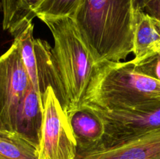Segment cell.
<instances>
[{
  "mask_svg": "<svg viewBox=\"0 0 160 159\" xmlns=\"http://www.w3.org/2000/svg\"><path fill=\"white\" fill-rule=\"evenodd\" d=\"M134 14V0H81L70 17L98 65L132 53Z\"/></svg>",
  "mask_w": 160,
  "mask_h": 159,
  "instance_id": "6da1fadb",
  "label": "cell"
},
{
  "mask_svg": "<svg viewBox=\"0 0 160 159\" xmlns=\"http://www.w3.org/2000/svg\"><path fill=\"white\" fill-rule=\"evenodd\" d=\"M40 20L52 35L54 90L69 118L84 106L97 65L71 17Z\"/></svg>",
  "mask_w": 160,
  "mask_h": 159,
  "instance_id": "7a4b0ae2",
  "label": "cell"
},
{
  "mask_svg": "<svg viewBox=\"0 0 160 159\" xmlns=\"http://www.w3.org/2000/svg\"><path fill=\"white\" fill-rule=\"evenodd\" d=\"M160 104V81L138 73L131 61L97 65L84 105L139 110Z\"/></svg>",
  "mask_w": 160,
  "mask_h": 159,
  "instance_id": "3957f363",
  "label": "cell"
},
{
  "mask_svg": "<svg viewBox=\"0 0 160 159\" xmlns=\"http://www.w3.org/2000/svg\"><path fill=\"white\" fill-rule=\"evenodd\" d=\"M39 159H77L78 146L68 116L52 86L45 90Z\"/></svg>",
  "mask_w": 160,
  "mask_h": 159,
  "instance_id": "277c9868",
  "label": "cell"
},
{
  "mask_svg": "<svg viewBox=\"0 0 160 159\" xmlns=\"http://www.w3.org/2000/svg\"><path fill=\"white\" fill-rule=\"evenodd\" d=\"M31 84L23 62L18 39L0 56V120L5 129L16 132L19 104Z\"/></svg>",
  "mask_w": 160,
  "mask_h": 159,
  "instance_id": "5b68a950",
  "label": "cell"
},
{
  "mask_svg": "<svg viewBox=\"0 0 160 159\" xmlns=\"http://www.w3.org/2000/svg\"><path fill=\"white\" fill-rule=\"evenodd\" d=\"M83 107L92 110L104 125V137L96 147L110 146L160 129V104L139 110H106L91 105Z\"/></svg>",
  "mask_w": 160,
  "mask_h": 159,
  "instance_id": "8992f818",
  "label": "cell"
},
{
  "mask_svg": "<svg viewBox=\"0 0 160 159\" xmlns=\"http://www.w3.org/2000/svg\"><path fill=\"white\" fill-rule=\"evenodd\" d=\"M77 159H160V129L110 146L78 151Z\"/></svg>",
  "mask_w": 160,
  "mask_h": 159,
  "instance_id": "52a82bcc",
  "label": "cell"
},
{
  "mask_svg": "<svg viewBox=\"0 0 160 159\" xmlns=\"http://www.w3.org/2000/svg\"><path fill=\"white\" fill-rule=\"evenodd\" d=\"M160 51V20L151 17L142 9H136L133 62H138Z\"/></svg>",
  "mask_w": 160,
  "mask_h": 159,
  "instance_id": "ba28073f",
  "label": "cell"
},
{
  "mask_svg": "<svg viewBox=\"0 0 160 159\" xmlns=\"http://www.w3.org/2000/svg\"><path fill=\"white\" fill-rule=\"evenodd\" d=\"M43 112L38 94L31 84L19 104L16 116V132L38 147Z\"/></svg>",
  "mask_w": 160,
  "mask_h": 159,
  "instance_id": "9c48e42d",
  "label": "cell"
},
{
  "mask_svg": "<svg viewBox=\"0 0 160 159\" xmlns=\"http://www.w3.org/2000/svg\"><path fill=\"white\" fill-rule=\"evenodd\" d=\"M70 126L78 146V151L93 149L101 143L105 134L102 120L88 107H83L70 117Z\"/></svg>",
  "mask_w": 160,
  "mask_h": 159,
  "instance_id": "30bf717a",
  "label": "cell"
},
{
  "mask_svg": "<svg viewBox=\"0 0 160 159\" xmlns=\"http://www.w3.org/2000/svg\"><path fill=\"white\" fill-rule=\"evenodd\" d=\"M41 0H2V27L14 37L32 23V9Z\"/></svg>",
  "mask_w": 160,
  "mask_h": 159,
  "instance_id": "8fae6325",
  "label": "cell"
},
{
  "mask_svg": "<svg viewBox=\"0 0 160 159\" xmlns=\"http://www.w3.org/2000/svg\"><path fill=\"white\" fill-rule=\"evenodd\" d=\"M0 159H39L38 147L17 132L0 129Z\"/></svg>",
  "mask_w": 160,
  "mask_h": 159,
  "instance_id": "7c38bea8",
  "label": "cell"
},
{
  "mask_svg": "<svg viewBox=\"0 0 160 159\" xmlns=\"http://www.w3.org/2000/svg\"><path fill=\"white\" fill-rule=\"evenodd\" d=\"M18 39L20 45V51L23 62L29 76L31 84L40 97L42 104L43 103V96L41 92L40 76H39L37 54L34 47V24H28L21 32L16 37Z\"/></svg>",
  "mask_w": 160,
  "mask_h": 159,
  "instance_id": "4fadbf2b",
  "label": "cell"
},
{
  "mask_svg": "<svg viewBox=\"0 0 160 159\" xmlns=\"http://www.w3.org/2000/svg\"><path fill=\"white\" fill-rule=\"evenodd\" d=\"M81 0H41L34 6L32 14L39 20L71 17Z\"/></svg>",
  "mask_w": 160,
  "mask_h": 159,
  "instance_id": "5bb4252c",
  "label": "cell"
},
{
  "mask_svg": "<svg viewBox=\"0 0 160 159\" xmlns=\"http://www.w3.org/2000/svg\"><path fill=\"white\" fill-rule=\"evenodd\" d=\"M132 63L136 72L160 81V54L159 52L140 62H132Z\"/></svg>",
  "mask_w": 160,
  "mask_h": 159,
  "instance_id": "9a60e30c",
  "label": "cell"
},
{
  "mask_svg": "<svg viewBox=\"0 0 160 159\" xmlns=\"http://www.w3.org/2000/svg\"><path fill=\"white\" fill-rule=\"evenodd\" d=\"M143 11L160 20V0H148Z\"/></svg>",
  "mask_w": 160,
  "mask_h": 159,
  "instance_id": "2e32d148",
  "label": "cell"
},
{
  "mask_svg": "<svg viewBox=\"0 0 160 159\" xmlns=\"http://www.w3.org/2000/svg\"><path fill=\"white\" fill-rule=\"evenodd\" d=\"M148 2V0H134V6L135 10L136 9H142V10H143L145 5L147 4Z\"/></svg>",
  "mask_w": 160,
  "mask_h": 159,
  "instance_id": "e0dca14e",
  "label": "cell"
},
{
  "mask_svg": "<svg viewBox=\"0 0 160 159\" xmlns=\"http://www.w3.org/2000/svg\"><path fill=\"white\" fill-rule=\"evenodd\" d=\"M0 12H2V0H0Z\"/></svg>",
  "mask_w": 160,
  "mask_h": 159,
  "instance_id": "ac0fdd59",
  "label": "cell"
},
{
  "mask_svg": "<svg viewBox=\"0 0 160 159\" xmlns=\"http://www.w3.org/2000/svg\"><path fill=\"white\" fill-rule=\"evenodd\" d=\"M0 129H5V127H4V126H3L1 120H0Z\"/></svg>",
  "mask_w": 160,
  "mask_h": 159,
  "instance_id": "d6986e66",
  "label": "cell"
},
{
  "mask_svg": "<svg viewBox=\"0 0 160 159\" xmlns=\"http://www.w3.org/2000/svg\"><path fill=\"white\" fill-rule=\"evenodd\" d=\"M159 54H160V51H159Z\"/></svg>",
  "mask_w": 160,
  "mask_h": 159,
  "instance_id": "ffe728a7",
  "label": "cell"
}]
</instances>
